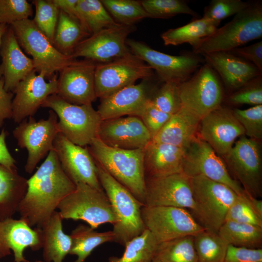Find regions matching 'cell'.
Segmentation results:
<instances>
[{"label": "cell", "mask_w": 262, "mask_h": 262, "mask_svg": "<svg viewBox=\"0 0 262 262\" xmlns=\"http://www.w3.org/2000/svg\"><path fill=\"white\" fill-rule=\"evenodd\" d=\"M27 183L26 192L17 212L20 219L32 228H40L76 188L53 149Z\"/></svg>", "instance_id": "6da1fadb"}, {"label": "cell", "mask_w": 262, "mask_h": 262, "mask_svg": "<svg viewBox=\"0 0 262 262\" xmlns=\"http://www.w3.org/2000/svg\"><path fill=\"white\" fill-rule=\"evenodd\" d=\"M95 162L145 205L144 148L109 147L96 137L86 147Z\"/></svg>", "instance_id": "7a4b0ae2"}, {"label": "cell", "mask_w": 262, "mask_h": 262, "mask_svg": "<svg viewBox=\"0 0 262 262\" xmlns=\"http://www.w3.org/2000/svg\"><path fill=\"white\" fill-rule=\"evenodd\" d=\"M262 37V2H249L248 6L236 14L223 26L201 40L193 52L202 55L216 51H229Z\"/></svg>", "instance_id": "3957f363"}, {"label": "cell", "mask_w": 262, "mask_h": 262, "mask_svg": "<svg viewBox=\"0 0 262 262\" xmlns=\"http://www.w3.org/2000/svg\"><path fill=\"white\" fill-rule=\"evenodd\" d=\"M98 179L116 218L113 225L115 241L125 246L127 242L146 229L141 216L145 205L125 186L97 164Z\"/></svg>", "instance_id": "277c9868"}, {"label": "cell", "mask_w": 262, "mask_h": 262, "mask_svg": "<svg viewBox=\"0 0 262 262\" xmlns=\"http://www.w3.org/2000/svg\"><path fill=\"white\" fill-rule=\"evenodd\" d=\"M192 215L205 230L217 233L227 212L238 195L223 183L197 176L190 178Z\"/></svg>", "instance_id": "5b68a950"}, {"label": "cell", "mask_w": 262, "mask_h": 262, "mask_svg": "<svg viewBox=\"0 0 262 262\" xmlns=\"http://www.w3.org/2000/svg\"><path fill=\"white\" fill-rule=\"evenodd\" d=\"M41 107L49 108L58 117V130L72 143L87 147L97 137L101 118L92 104L70 103L56 94L49 96Z\"/></svg>", "instance_id": "8992f818"}, {"label": "cell", "mask_w": 262, "mask_h": 262, "mask_svg": "<svg viewBox=\"0 0 262 262\" xmlns=\"http://www.w3.org/2000/svg\"><path fill=\"white\" fill-rule=\"evenodd\" d=\"M57 209L63 219L82 220L94 229L103 224L114 225L116 222L104 190L82 182L76 184L75 189L62 200Z\"/></svg>", "instance_id": "52a82bcc"}, {"label": "cell", "mask_w": 262, "mask_h": 262, "mask_svg": "<svg viewBox=\"0 0 262 262\" xmlns=\"http://www.w3.org/2000/svg\"><path fill=\"white\" fill-rule=\"evenodd\" d=\"M10 26L20 46L32 57L36 72L45 78L50 79L55 72H59L75 60L57 49L33 20L18 21Z\"/></svg>", "instance_id": "ba28073f"}, {"label": "cell", "mask_w": 262, "mask_h": 262, "mask_svg": "<svg viewBox=\"0 0 262 262\" xmlns=\"http://www.w3.org/2000/svg\"><path fill=\"white\" fill-rule=\"evenodd\" d=\"M181 107L201 119L221 105L224 99L221 81L204 63L186 81L179 84Z\"/></svg>", "instance_id": "9c48e42d"}, {"label": "cell", "mask_w": 262, "mask_h": 262, "mask_svg": "<svg viewBox=\"0 0 262 262\" xmlns=\"http://www.w3.org/2000/svg\"><path fill=\"white\" fill-rule=\"evenodd\" d=\"M126 44L133 54L155 71L159 81L162 82H183L193 75L201 64L205 63L203 58L193 52L171 55L133 39H127Z\"/></svg>", "instance_id": "30bf717a"}, {"label": "cell", "mask_w": 262, "mask_h": 262, "mask_svg": "<svg viewBox=\"0 0 262 262\" xmlns=\"http://www.w3.org/2000/svg\"><path fill=\"white\" fill-rule=\"evenodd\" d=\"M141 216L146 229L159 244L205 230L188 210L182 208L145 205Z\"/></svg>", "instance_id": "8fae6325"}, {"label": "cell", "mask_w": 262, "mask_h": 262, "mask_svg": "<svg viewBox=\"0 0 262 262\" xmlns=\"http://www.w3.org/2000/svg\"><path fill=\"white\" fill-rule=\"evenodd\" d=\"M227 167L246 193L262 197V159L259 141L243 135L225 156Z\"/></svg>", "instance_id": "7c38bea8"}, {"label": "cell", "mask_w": 262, "mask_h": 262, "mask_svg": "<svg viewBox=\"0 0 262 262\" xmlns=\"http://www.w3.org/2000/svg\"><path fill=\"white\" fill-rule=\"evenodd\" d=\"M153 70L132 53L106 63L97 64L95 72V86L97 98H106L139 79H150Z\"/></svg>", "instance_id": "4fadbf2b"}, {"label": "cell", "mask_w": 262, "mask_h": 262, "mask_svg": "<svg viewBox=\"0 0 262 262\" xmlns=\"http://www.w3.org/2000/svg\"><path fill=\"white\" fill-rule=\"evenodd\" d=\"M58 117L51 110L47 119L36 120L33 116L23 120L14 129L13 135L18 146L26 149L28 156L24 169L33 173L38 163L53 149L54 140L59 133Z\"/></svg>", "instance_id": "5bb4252c"}, {"label": "cell", "mask_w": 262, "mask_h": 262, "mask_svg": "<svg viewBox=\"0 0 262 262\" xmlns=\"http://www.w3.org/2000/svg\"><path fill=\"white\" fill-rule=\"evenodd\" d=\"M182 173L189 178L201 176L223 183L238 195L246 194L230 175L224 161L208 143L197 135L185 148Z\"/></svg>", "instance_id": "9a60e30c"}, {"label": "cell", "mask_w": 262, "mask_h": 262, "mask_svg": "<svg viewBox=\"0 0 262 262\" xmlns=\"http://www.w3.org/2000/svg\"><path fill=\"white\" fill-rule=\"evenodd\" d=\"M135 25L118 24L103 29L82 41L71 56L84 57L97 63H106L131 53L126 44L128 35Z\"/></svg>", "instance_id": "2e32d148"}, {"label": "cell", "mask_w": 262, "mask_h": 262, "mask_svg": "<svg viewBox=\"0 0 262 262\" xmlns=\"http://www.w3.org/2000/svg\"><path fill=\"white\" fill-rule=\"evenodd\" d=\"M245 131L234 116L232 109L221 105L202 118L197 135L223 157L231 150Z\"/></svg>", "instance_id": "e0dca14e"}, {"label": "cell", "mask_w": 262, "mask_h": 262, "mask_svg": "<svg viewBox=\"0 0 262 262\" xmlns=\"http://www.w3.org/2000/svg\"><path fill=\"white\" fill-rule=\"evenodd\" d=\"M97 63L85 59L72 63L59 71L56 95L76 105L92 104L97 98L95 72Z\"/></svg>", "instance_id": "ac0fdd59"}, {"label": "cell", "mask_w": 262, "mask_h": 262, "mask_svg": "<svg viewBox=\"0 0 262 262\" xmlns=\"http://www.w3.org/2000/svg\"><path fill=\"white\" fill-rule=\"evenodd\" d=\"M145 205L192 210L194 201L190 178L183 173L146 177Z\"/></svg>", "instance_id": "d6986e66"}, {"label": "cell", "mask_w": 262, "mask_h": 262, "mask_svg": "<svg viewBox=\"0 0 262 262\" xmlns=\"http://www.w3.org/2000/svg\"><path fill=\"white\" fill-rule=\"evenodd\" d=\"M52 149L63 170L75 185L82 182L103 190L98 179L97 165L87 147L77 145L58 133Z\"/></svg>", "instance_id": "ffe728a7"}, {"label": "cell", "mask_w": 262, "mask_h": 262, "mask_svg": "<svg viewBox=\"0 0 262 262\" xmlns=\"http://www.w3.org/2000/svg\"><path fill=\"white\" fill-rule=\"evenodd\" d=\"M42 74L33 70L16 86L12 100L13 121L19 124L28 117L33 116L46 98L56 94L57 77L55 74L46 81Z\"/></svg>", "instance_id": "44dd1931"}, {"label": "cell", "mask_w": 262, "mask_h": 262, "mask_svg": "<svg viewBox=\"0 0 262 262\" xmlns=\"http://www.w3.org/2000/svg\"><path fill=\"white\" fill-rule=\"evenodd\" d=\"M97 137L109 147L129 150L145 148L152 140L149 131L137 116L101 120Z\"/></svg>", "instance_id": "7402d4cb"}, {"label": "cell", "mask_w": 262, "mask_h": 262, "mask_svg": "<svg viewBox=\"0 0 262 262\" xmlns=\"http://www.w3.org/2000/svg\"><path fill=\"white\" fill-rule=\"evenodd\" d=\"M150 79L127 86L110 96L100 99L97 112L101 120L123 117L139 116L152 91Z\"/></svg>", "instance_id": "603a6c76"}, {"label": "cell", "mask_w": 262, "mask_h": 262, "mask_svg": "<svg viewBox=\"0 0 262 262\" xmlns=\"http://www.w3.org/2000/svg\"><path fill=\"white\" fill-rule=\"evenodd\" d=\"M28 247L33 251L42 248L38 228L33 229L21 219L0 220V258L12 251L15 262H27L23 253Z\"/></svg>", "instance_id": "cb8c5ba5"}, {"label": "cell", "mask_w": 262, "mask_h": 262, "mask_svg": "<svg viewBox=\"0 0 262 262\" xmlns=\"http://www.w3.org/2000/svg\"><path fill=\"white\" fill-rule=\"evenodd\" d=\"M0 53V76L6 91L14 94L19 82L35 69L33 60L21 50L10 25L3 36Z\"/></svg>", "instance_id": "d4e9b609"}, {"label": "cell", "mask_w": 262, "mask_h": 262, "mask_svg": "<svg viewBox=\"0 0 262 262\" xmlns=\"http://www.w3.org/2000/svg\"><path fill=\"white\" fill-rule=\"evenodd\" d=\"M205 63L217 73L221 81L230 93L250 80L262 74L252 63L229 51H216L202 55Z\"/></svg>", "instance_id": "484cf974"}, {"label": "cell", "mask_w": 262, "mask_h": 262, "mask_svg": "<svg viewBox=\"0 0 262 262\" xmlns=\"http://www.w3.org/2000/svg\"><path fill=\"white\" fill-rule=\"evenodd\" d=\"M185 148L151 141L144 148L146 177L182 173Z\"/></svg>", "instance_id": "4316f807"}, {"label": "cell", "mask_w": 262, "mask_h": 262, "mask_svg": "<svg viewBox=\"0 0 262 262\" xmlns=\"http://www.w3.org/2000/svg\"><path fill=\"white\" fill-rule=\"evenodd\" d=\"M200 119L181 108L170 119L152 141L185 148L197 135Z\"/></svg>", "instance_id": "83f0119b"}, {"label": "cell", "mask_w": 262, "mask_h": 262, "mask_svg": "<svg viewBox=\"0 0 262 262\" xmlns=\"http://www.w3.org/2000/svg\"><path fill=\"white\" fill-rule=\"evenodd\" d=\"M58 211H55L39 229L43 257L46 262H63L69 254L71 239L63 230L62 220Z\"/></svg>", "instance_id": "f1b7e54d"}, {"label": "cell", "mask_w": 262, "mask_h": 262, "mask_svg": "<svg viewBox=\"0 0 262 262\" xmlns=\"http://www.w3.org/2000/svg\"><path fill=\"white\" fill-rule=\"evenodd\" d=\"M27 181L17 169L0 164V220L12 217L17 212L27 190Z\"/></svg>", "instance_id": "f546056e"}, {"label": "cell", "mask_w": 262, "mask_h": 262, "mask_svg": "<svg viewBox=\"0 0 262 262\" xmlns=\"http://www.w3.org/2000/svg\"><path fill=\"white\" fill-rule=\"evenodd\" d=\"M220 23L203 17L196 18L182 26L168 30L162 34L161 38L165 46L188 43L193 48L212 35Z\"/></svg>", "instance_id": "4dcf8cb0"}, {"label": "cell", "mask_w": 262, "mask_h": 262, "mask_svg": "<svg viewBox=\"0 0 262 262\" xmlns=\"http://www.w3.org/2000/svg\"><path fill=\"white\" fill-rule=\"evenodd\" d=\"M70 236L71 246L69 254L77 256V259L73 262H85L97 246L115 241V235L112 230L97 232L90 227L82 224H80L74 229Z\"/></svg>", "instance_id": "1f68e13d"}, {"label": "cell", "mask_w": 262, "mask_h": 262, "mask_svg": "<svg viewBox=\"0 0 262 262\" xmlns=\"http://www.w3.org/2000/svg\"><path fill=\"white\" fill-rule=\"evenodd\" d=\"M90 35L78 20L60 10L52 42L57 49L71 56L77 46Z\"/></svg>", "instance_id": "d6a6232c"}, {"label": "cell", "mask_w": 262, "mask_h": 262, "mask_svg": "<svg viewBox=\"0 0 262 262\" xmlns=\"http://www.w3.org/2000/svg\"><path fill=\"white\" fill-rule=\"evenodd\" d=\"M77 13L78 21L90 35L119 24L110 15L101 0H78Z\"/></svg>", "instance_id": "836d02e7"}, {"label": "cell", "mask_w": 262, "mask_h": 262, "mask_svg": "<svg viewBox=\"0 0 262 262\" xmlns=\"http://www.w3.org/2000/svg\"><path fill=\"white\" fill-rule=\"evenodd\" d=\"M218 234L228 245L250 248H262V227L225 221Z\"/></svg>", "instance_id": "e575fe53"}, {"label": "cell", "mask_w": 262, "mask_h": 262, "mask_svg": "<svg viewBox=\"0 0 262 262\" xmlns=\"http://www.w3.org/2000/svg\"><path fill=\"white\" fill-rule=\"evenodd\" d=\"M159 245L152 233L146 229L126 243L122 256H111L108 262H152L156 257Z\"/></svg>", "instance_id": "d590c367"}, {"label": "cell", "mask_w": 262, "mask_h": 262, "mask_svg": "<svg viewBox=\"0 0 262 262\" xmlns=\"http://www.w3.org/2000/svg\"><path fill=\"white\" fill-rule=\"evenodd\" d=\"M155 258L162 262H198L194 236H186L160 244Z\"/></svg>", "instance_id": "8d00e7d4"}, {"label": "cell", "mask_w": 262, "mask_h": 262, "mask_svg": "<svg viewBox=\"0 0 262 262\" xmlns=\"http://www.w3.org/2000/svg\"><path fill=\"white\" fill-rule=\"evenodd\" d=\"M198 262H224L228 245L218 233L204 230L194 236Z\"/></svg>", "instance_id": "74e56055"}, {"label": "cell", "mask_w": 262, "mask_h": 262, "mask_svg": "<svg viewBox=\"0 0 262 262\" xmlns=\"http://www.w3.org/2000/svg\"><path fill=\"white\" fill-rule=\"evenodd\" d=\"M107 11L118 24L135 25L139 21L150 17L141 0H101Z\"/></svg>", "instance_id": "f35d334b"}, {"label": "cell", "mask_w": 262, "mask_h": 262, "mask_svg": "<svg viewBox=\"0 0 262 262\" xmlns=\"http://www.w3.org/2000/svg\"><path fill=\"white\" fill-rule=\"evenodd\" d=\"M141 2L150 18H168L179 14L198 18V14L189 6L186 0H143Z\"/></svg>", "instance_id": "ab89813d"}, {"label": "cell", "mask_w": 262, "mask_h": 262, "mask_svg": "<svg viewBox=\"0 0 262 262\" xmlns=\"http://www.w3.org/2000/svg\"><path fill=\"white\" fill-rule=\"evenodd\" d=\"M33 2L35 8L33 20L37 27L52 42L60 10L52 0H35Z\"/></svg>", "instance_id": "60d3db41"}, {"label": "cell", "mask_w": 262, "mask_h": 262, "mask_svg": "<svg viewBox=\"0 0 262 262\" xmlns=\"http://www.w3.org/2000/svg\"><path fill=\"white\" fill-rule=\"evenodd\" d=\"M163 83L159 88L152 93L150 99L160 110L173 115L181 108L179 84L173 82Z\"/></svg>", "instance_id": "b9f144b4"}, {"label": "cell", "mask_w": 262, "mask_h": 262, "mask_svg": "<svg viewBox=\"0 0 262 262\" xmlns=\"http://www.w3.org/2000/svg\"><path fill=\"white\" fill-rule=\"evenodd\" d=\"M226 102L232 105H262V74L248 81L230 93Z\"/></svg>", "instance_id": "7bdbcfd3"}, {"label": "cell", "mask_w": 262, "mask_h": 262, "mask_svg": "<svg viewBox=\"0 0 262 262\" xmlns=\"http://www.w3.org/2000/svg\"><path fill=\"white\" fill-rule=\"evenodd\" d=\"M225 221L248 224L262 227V217L252 207L248 195H238L229 208Z\"/></svg>", "instance_id": "ee69618b"}, {"label": "cell", "mask_w": 262, "mask_h": 262, "mask_svg": "<svg viewBox=\"0 0 262 262\" xmlns=\"http://www.w3.org/2000/svg\"><path fill=\"white\" fill-rule=\"evenodd\" d=\"M233 114L248 138L260 141L262 138V105L246 109H232Z\"/></svg>", "instance_id": "f6af8a7d"}, {"label": "cell", "mask_w": 262, "mask_h": 262, "mask_svg": "<svg viewBox=\"0 0 262 262\" xmlns=\"http://www.w3.org/2000/svg\"><path fill=\"white\" fill-rule=\"evenodd\" d=\"M249 2L241 0H212L204 9L205 18L220 23L221 20L242 11Z\"/></svg>", "instance_id": "bcb514c9"}, {"label": "cell", "mask_w": 262, "mask_h": 262, "mask_svg": "<svg viewBox=\"0 0 262 262\" xmlns=\"http://www.w3.org/2000/svg\"><path fill=\"white\" fill-rule=\"evenodd\" d=\"M32 5L26 0H0V24H12L29 19Z\"/></svg>", "instance_id": "7dc6e473"}, {"label": "cell", "mask_w": 262, "mask_h": 262, "mask_svg": "<svg viewBox=\"0 0 262 262\" xmlns=\"http://www.w3.org/2000/svg\"><path fill=\"white\" fill-rule=\"evenodd\" d=\"M171 116L172 115L160 110L149 98L142 110L139 117L149 131L152 139Z\"/></svg>", "instance_id": "c3c4849f"}, {"label": "cell", "mask_w": 262, "mask_h": 262, "mask_svg": "<svg viewBox=\"0 0 262 262\" xmlns=\"http://www.w3.org/2000/svg\"><path fill=\"white\" fill-rule=\"evenodd\" d=\"M224 262H262V248L228 245Z\"/></svg>", "instance_id": "681fc988"}, {"label": "cell", "mask_w": 262, "mask_h": 262, "mask_svg": "<svg viewBox=\"0 0 262 262\" xmlns=\"http://www.w3.org/2000/svg\"><path fill=\"white\" fill-rule=\"evenodd\" d=\"M233 55L253 64L262 73V41L240 47L229 51Z\"/></svg>", "instance_id": "f907efd6"}, {"label": "cell", "mask_w": 262, "mask_h": 262, "mask_svg": "<svg viewBox=\"0 0 262 262\" xmlns=\"http://www.w3.org/2000/svg\"><path fill=\"white\" fill-rule=\"evenodd\" d=\"M14 94L4 88V79L0 78V128L6 119L12 117V100Z\"/></svg>", "instance_id": "816d5d0a"}, {"label": "cell", "mask_w": 262, "mask_h": 262, "mask_svg": "<svg viewBox=\"0 0 262 262\" xmlns=\"http://www.w3.org/2000/svg\"><path fill=\"white\" fill-rule=\"evenodd\" d=\"M7 132L4 129L0 132V164L10 169H17L16 161L10 153L6 143Z\"/></svg>", "instance_id": "f5cc1de1"}, {"label": "cell", "mask_w": 262, "mask_h": 262, "mask_svg": "<svg viewBox=\"0 0 262 262\" xmlns=\"http://www.w3.org/2000/svg\"><path fill=\"white\" fill-rule=\"evenodd\" d=\"M59 9L71 17L77 19V5L78 0H52Z\"/></svg>", "instance_id": "db71d44e"}, {"label": "cell", "mask_w": 262, "mask_h": 262, "mask_svg": "<svg viewBox=\"0 0 262 262\" xmlns=\"http://www.w3.org/2000/svg\"><path fill=\"white\" fill-rule=\"evenodd\" d=\"M248 197L253 209L260 216L262 217V200L248 195Z\"/></svg>", "instance_id": "11a10c76"}, {"label": "cell", "mask_w": 262, "mask_h": 262, "mask_svg": "<svg viewBox=\"0 0 262 262\" xmlns=\"http://www.w3.org/2000/svg\"><path fill=\"white\" fill-rule=\"evenodd\" d=\"M8 26V25L0 24V49L3 36L7 30ZM0 78H1L0 76Z\"/></svg>", "instance_id": "9f6ffc18"}, {"label": "cell", "mask_w": 262, "mask_h": 262, "mask_svg": "<svg viewBox=\"0 0 262 262\" xmlns=\"http://www.w3.org/2000/svg\"><path fill=\"white\" fill-rule=\"evenodd\" d=\"M152 262H162L161 261H160L159 259H158L157 258H155L153 261Z\"/></svg>", "instance_id": "6f0895ef"}, {"label": "cell", "mask_w": 262, "mask_h": 262, "mask_svg": "<svg viewBox=\"0 0 262 262\" xmlns=\"http://www.w3.org/2000/svg\"><path fill=\"white\" fill-rule=\"evenodd\" d=\"M34 262H46L45 261H35Z\"/></svg>", "instance_id": "680465c9"}]
</instances>
